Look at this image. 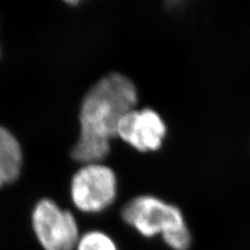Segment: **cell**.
Masks as SVG:
<instances>
[{"label":"cell","instance_id":"6da1fadb","mask_svg":"<svg viewBox=\"0 0 250 250\" xmlns=\"http://www.w3.org/2000/svg\"><path fill=\"white\" fill-rule=\"evenodd\" d=\"M137 104L138 90L128 77L111 73L99 80L83 99L80 137L71 149L73 161L83 165L104 161L119 121Z\"/></svg>","mask_w":250,"mask_h":250},{"label":"cell","instance_id":"5b68a950","mask_svg":"<svg viewBox=\"0 0 250 250\" xmlns=\"http://www.w3.org/2000/svg\"><path fill=\"white\" fill-rule=\"evenodd\" d=\"M166 135V123L159 113L148 107L125 114L116 130V137L141 152L159 150Z\"/></svg>","mask_w":250,"mask_h":250},{"label":"cell","instance_id":"3957f363","mask_svg":"<svg viewBox=\"0 0 250 250\" xmlns=\"http://www.w3.org/2000/svg\"><path fill=\"white\" fill-rule=\"evenodd\" d=\"M117 193L116 173L101 163L83 165L74 173L70 185L74 207L85 214H98L111 207Z\"/></svg>","mask_w":250,"mask_h":250},{"label":"cell","instance_id":"8992f818","mask_svg":"<svg viewBox=\"0 0 250 250\" xmlns=\"http://www.w3.org/2000/svg\"><path fill=\"white\" fill-rule=\"evenodd\" d=\"M22 149L11 131L0 125V188L17 179L22 169Z\"/></svg>","mask_w":250,"mask_h":250},{"label":"cell","instance_id":"277c9868","mask_svg":"<svg viewBox=\"0 0 250 250\" xmlns=\"http://www.w3.org/2000/svg\"><path fill=\"white\" fill-rule=\"evenodd\" d=\"M35 236L44 250H75L80 228L74 215L52 199L44 198L31 215Z\"/></svg>","mask_w":250,"mask_h":250},{"label":"cell","instance_id":"7a4b0ae2","mask_svg":"<svg viewBox=\"0 0 250 250\" xmlns=\"http://www.w3.org/2000/svg\"><path fill=\"white\" fill-rule=\"evenodd\" d=\"M123 221L144 238L172 234L189 229L181 208L152 195L130 199L121 209Z\"/></svg>","mask_w":250,"mask_h":250},{"label":"cell","instance_id":"52a82bcc","mask_svg":"<svg viewBox=\"0 0 250 250\" xmlns=\"http://www.w3.org/2000/svg\"><path fill=\"white\" fill-rule=\"evenodd\" d=\"M75 250H119L116 242L107 233L90 230L81 234Z\"/></svg>","mask_w":250,"mask_h":250}]
</instances>
